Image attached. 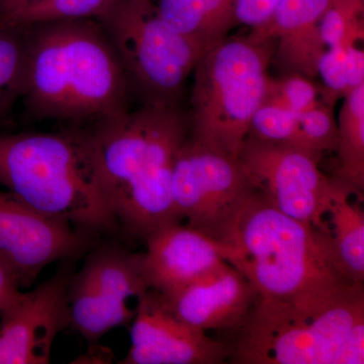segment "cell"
I'll list each match as a JSON object with an SVG mask.
<instances>
[{
    "label": "cell",
    "mask_w": 364,
    "mask_h": 364,
    "mask_svg": "<svg viewBox=\"0 0 364 364\" xmlns=\"http://www.w3.org/2000/svg\"><path fill=\"white\" fill-rule=\"evenodd\" d=\"M358 44V42L351 43L347 48L346 83L348 93L364 85V52Z\"/></svg>",
    "instance_id": "obj_27"
},
{
    "label": "cell",
    "mask_w": 364,
    "mask_h": 364,
    "mask_svg": "<svg viewBox=\"0 0 364 364\" xmlns=\"http://www.w3.org/2000/svg\"><path fill=\"white\" fill-rule=\"evenodd\" d=\"M323 91L314 85L310 78L299 74L291 73L280 79H269L263 104L301 114L310 111L324 100H321Z\"/></svg>",
    "instance_id": "obj_22"
},
{
    "label": "cell",
    "mask_w": 364,
    "mask_h": 364,
    "mask_svg": "<svg viewBox=\"0 0 364 364\" xmlns=\"http://www.w3.org/2000/svg\"><path fill=\"white\" fill-rule=\"evenodd\" d=\"M298 117L304 149L308 154L320 160L323 153L336 151L338 129L334 105L323 102Z\"/></svg>",
    "instance_id": "obj_23"
},
{
    "label": "cell",
    "mask_w": 364,
    "mask_h": 364,
    "mask_svg": "<svg viewBox=\"0 0 364 364\" xmlns=\"http://www.w3.org/2000/svg\"><path fill=\"white\" fill-rule=\"evenodd\" d=\"M21 289L13 268L0 255V312L20 296Z\"/></svg>",
    "instance_id": "obj_26"
},
{
    "label": "cell",
    "mask_w": 364,
    "mask_h": 364,
    "mask_svg": "<svg viewBox=\"0 0 364 364\" xmlns=\"http://www.w3.org/2000/svg\"><path fill=\"white\" fill-rule=\"evenodd\" d=\"M39 286L21 291L0 312V364L51 361L59 333L70 327L68 291L75 272L70 260Z\"/></svg>",
    "instance_id": "obj_12"
},
{
    "label": "cell",
    "mask_w": 364,
    "mask_h": 364,
    "mask_svg": "<svg viewBox=\"0 0 364 364\" xmlns=\"http://www.w3.org/2000/svg\"><path fill=\"white\" fill-rule=\"evenodd\" d=\"M85 264L72 275L68 291L70 327L95 345L107 333L131 324L148 286L143 253L117 243L91 247Z\"/></svg>",
    "instance_id": "obj_9"
},
{
    "label": "cell",
    "mask_w": 364,
    "mask_h": 364,
    "mask_svg": "<svg viewBox=\"0 0 364 364\" xmlns=\"http://www.w3.org/2000/svg\"><path fill=\"white\" fill-rule=\"evenodd\" d=\"M272 44L226 38L203 55L193 71L191 140L239 157L267 97Z\"/></svg>",
    "instance_id": "obj_6"
},
{
    "label": "cell",
    "mask_w": 364,
    "mask_h": 364,
    "mask_svg": "<svg viewBox=\"0 0 364 364\" xmlns=\"http://www.w3.org/2000/svg\"><path fill=\"white\" fill-rule=\"evenodd\" d=\"M221 254L259 299L311 305L354 284L339 269L324 235L273 208L257 193Z\"/></svg>",
    "instance_id": "obj_4"
},
{
    "label": "cell",
    "mask_w": 364,
    "mask_h": 364,
    "mask_svg": "<svg viewBox=\"0 0 364 364\" xmlns=\"http://www.w3.org/2000/svg\"><path fill=\"white\" fill-rule=\"evenodd\" d=\"M114 0H33L0 21V31L18 32L56 21L97 18L100 20Z\"/></svg>",
    "instance_id": "obj_20"
},
{
    "label": "cell",
    "mask_w": 364,
    "mask_h": 364,
    "mask_svg": "<svg viewBox=\"0 0 364 364\" xmlns=\"http://www.w3.org/2000/svg\"><path fill=\"white\" fill-rule=\"evenodd\" d=\"M97 235L33 210L0 191V255L13 268L21 289L32 287L45 268L72 260L93 246Z\"/></svg>",
    "instance_id": "obj_11"
},
{
    "label": "cell",
    "mask_w": 364,
    "mask_h": 364,
    "mask_svg": "<svg viewBox=\"0 0 364 364\" xmlns=\"http://www.w3.org/2000/svg\"><path fill=\"white\" fill-rule=\"evenodd\" d=\"M363 193L336 177L317 229L327 239L339 269L354 284L364 282Z\"/></svg>",
    "instance_id": "obj_17"
},
{
    "label": "cell",
    "mask_w": 364,
    "mask_h": 364,
    "mask_svg": "<svg viewBox=\"0 0 364 364\" xmlns=\"http://www.w3.org/2000/svg\"><path fill=\"white\" fill-rule=\"evenodd\" d=\"M229 333L233 363L363 364V284L311 305L258 299Z\"/></svg>",
    "instance_id": "obj_5"
},
{
    "label": "cell",
    "mask_w": 364,
    "mask_h": 364,
    "mask_svg": "<svg viewBox=\"0 0 364 364\" xmlns=\"http://www.w3.org/2000/svg\"><path fill=\"white\" fill-rule=\"evenodd\" d=\"M157 11L172 31L207 50L237 26L234 0H160Z\"/></svg>",
    "instance_id": "obj_18"
},
{
    "label": "cell",
    "mask_w": 364,
    "mask_h": 364,
    "mask_svg": "<svg viewBox=\"0 0 364 364\" xmlns=\"http://www.w3.org/2000/svg\"><path fill=\"white\" fill-rule=\"evenodd\" d=\"M0 186L33 210L83 231H119L88 130L0 134Z\"/></svg>",
    "instance_id": "obj_3"
},
{
    "label": "cell",
    "mask_w": 364,
    "mask_h": 364,
    "mask_svg": "<svg viewBox=\"0 0 364 364\" xmlns=\"http://www.w3.org/2000/svg\"><path fill=\"white\" fill-rule=\"evenodd\" d=\"M255 193L238 157L208 149L191 136L186 139L174 163L171 184L181 222L215 242L222 251Z\"/></svg>",
    "instance_id": "obj_8"
},
{
    "label": "cell",
    "mask_w": 364,
    "mask_h": 364,
    "mask_svg": "<svg viewBox=\"0 0 364 364\" xmlns=\"http://www.w3.org/2000/svg\"><path fill=\"white\" fill-rule=\"evenodd\" d=\"M100 21L144 104L177 105L186 79L210 50L172 31L151 0H114Z\"/></svg>",
    "instance_id": "obj_7"
},
{
    "label": "cell",
    "mask_w": 364,
    "mask_h": 364,
    "mask_svg": "<svg viewBox=\"0 0 364 364\" xmlns=\"http://www.w3.org/2000/svg\"><path fill=\"white\" fill-rule=\"evenodd\" d=\"M238 158L256 193L284 215L318 229L335 183L321 172L318 160L251 136Z\"/></svg>",
    "instance_id": "obj_10"
},
{
    "label": "cell",
    "mask_w": 364,
    "mask_h": 364,
    "mask_svg": "<svg viewBox=\"0 0 364 364\" xmlns=\"http://www.w3.org/2000/svg\"><path fill=\"white\" fill-rule=\"evenodd\" d=\"M330 0H279L270 20L253 28L248 39L255 43L277 42V59L289 73L312 79L326 51L320 21Z\"/></svg>",
    "instance_id": "obj_16"
},
{
    "label": "cell",
    "mask_w": 364,
    "mask_h": 364,
    "mask_svg": "<svg viewBox=\"0 0 364 364\" xmlns=\"http://www.w3.org/2000/svg\"><path fill=\"white\" fill-rule=\"evenodd\" d=\"M93 124L88 132L119 231L145 241L158 228L181 222L172 174L189 127L178 105L144 104Z\"/></svg>",
    "instance_id": "obj_2"
},
{
    "label": "cell",
    "mask_w": 364,
    "mask_h": 364,
    "mask_svg": "<svg viewBox=\"0 0 364 364\" xmlns=\"http://www.w3.org/2000/svg\"><path fill=\"white\" fill-rule=\"evenodd\" d=\"M163 298L186 324L203 332L229 333L243 322L259 296L247 279L225 261L176 294Z\"/></svg>",
    "instance_id": "obj_15"
},
{
    "label": "cell",
    "mask_w": 364,
    "mask_h": 364,
    "mask_svg": "<svg viewBox=\"0 0 364 364\" xmlns=\"http://www.w3.org/2000/svg\"><path fill=\"white\" fill-rule=\"evenodd\" d=\"M28 28L18 97L30 116L95 123L130 111L128 78L97 23L79 18Z\"/></svg>",
    "instance_id": "obj_1"
},
{
    "label": "cell",
    "mask_w": 364,
    "mask_h": 364,
    "mask_svg": "<svg viewBox=\"0 0 364 364\" xmlns=\"http://www.w3.org/2000/svg\"><path fill=\"white\" fill-rule=\"evenodd\" d=\"M279 0H234V14L237 25L251 28H260L272 18Z\"/></svg>",
    "instance_id": "obj_25"
},
{
    "label": "cell",
    "mask_w": 364,
    "mask_h": 364,
    "mask_svg": "<svg viewBox=\"0 0 364 364\" xmlns=\"http://www.w3.org/2000/svg\"><path fill=\"white\" fill-rule=\"evenodd\" d=\"M16 33L0 31V112L20 92L23 42Z\"/></svg>",
    "instance_id": "obj_24"
},
{
    "label": "cell",
    "mask_w": 364,
    "mask_h": 364,
    "mask_svg": "<svg viewBox=\"0 0 364 364\" xmlns=\"http://www.w3.org/2000/svg\"><path fill=\"white\" fill-rule=\"evenodd\" d=\"M145 243L143 269L148 289L165 298L225 262L215 242L182 222L158 228Z\"/></svg>",
    "instance_id": "obj_14"
},
{
    "label": "cell",
    "mask_w": 364,
    "mask_h": 364,
    "mask_svg": "<svg viewBox=\"0 0 364 364\" xmlns=\"http://www.w3.org/2000/svg\"><path fill=\"white\" fill-rule=\"evenodd\" d=\"M337 122V177L364 189V85L345 95Z\"/></svg>",
    "instance_id": "obj_19"
},
{
    "label": "cell",
    "mask_w": 364,
    "mask_h": 364,
    "mask_svg": "<svg viewBox=\"0 0 364 364\" xmlns=\"http://www.w3.org/2000/svg\"><path fill=\"white\" fill-rule=\"evenodd\" d=\"M248 136L267 142L282 144L306 153L304 149L298 114L275 105H260L254 114Z\"/></svg>",
    "instance_id": "obj_21"
},
{
    "label": "cell",
    "mask_w": 364,
    "mask_h": 364,
    "mask_svg": "<svg viewBox=\"0 0 364 364\" xmlns=\"http://www.w3.org/2000/svg\"><path fill=\"white\" fill-rule=\"evenodd\" d=\"M123 364H218L229 360L226 340L215 339L177 318L164 298L148 289L131 322Z\"/></svg>",
    "instance_id": "obj_13"
}]
</instances>
